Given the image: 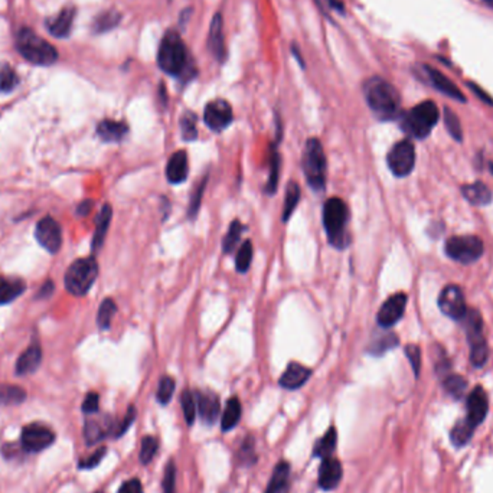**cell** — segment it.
Wrapping results in <instances>:
<instances>
[{
  "label": "cell",
  "mask_w": 493,
  "mask_h": 493,
  "mask_svg": "<svg viewBox=\"0 0 493 493\" xmlns=\"http://www.w3.org/2000/svg\"><path fill=\"white\" fill-rule=\"evenodd\" d=\"M35 237L39 245L48 253L54 254L61 249L63 231L60 224L51 217H45L36 224Z\"/></svg>",
  "instance_id": "cell-12"
},
{
  "label": "cell",
  "mask_w": 493,
  "mask_h": 493,
  "mask_svg": "<svg viewBox=\"0 0 493 493\" xmlns=\"http://www.w3.org/2000/svg\"><path fill=\"white\" fill-rule=\"evenodd\" d=\"M470 88H473L475 90V92L479 95V98H482V100L484 102V103H487V104H493V100H492V98L486 94V92H483L479 87H476L475 84H470Z\"/></svg>",
  "instance_id": "cell-59"
},
{
  "label": "cell",
  "mask_w": 493,
  "mask_h": 493,
  "mask_svg": "<svg viewBox=\"0 0 493 493\" xmlns=\"http://www.w3.org/2000/svg\"><path fill=\"white\" fill-rule=\"evenodd\" d=\"M175 482H176V467L173 462H170L165 469V475L162 480L163 493H175Z\"/></svg>",
  "instance_id": "cell-50"
},
{
  "label": "cell",
  "mask_w": 493,
  "mask_h": 493,
  "mask_svg": "<svg viewBox=\"0 0 493 493\" xmlns=\"http://www.w3.org/2000/svg\"><path fill=\"white\" fill-rule=\"evenodd\" d=\"M16 48L26 61L35 65L48 67L55 64L58 60L57 49L28 28L18 32Z\"/></svg>",
  "instance_id": "cell-2"
},
{
  "label": "cell",
  "mask_w": 493,
  "mask_h": 493,
  "mask_svg": "<svg viewBox=\"0 0 493 493\" xmlns=\"http://www.w3.org/2000/svg\"><path fill=\"white\" fill-rule=\"evenodd\" d=\"M104 456H106V448L98 449L97 452L92 453V456L84 459V460L80 463V467H81V469H92V467H95L98 463H100V462L103 460Z\"/></svg>",
  "instance_id": "cell-52"
},
{
  "label": "cell",
  "mask_w": 493,
  "mask_h": 493,
  "mask_svg": "<svg viewBox=\"0 0 493 493\" xmlns=\"http://www.w3.org/2000/svg\"><path fill=\"white\" fill-rule=\"evenodd\" d=\"M182 408H183V414H185V420L188 423V426H192L196 417V399L190 391H183L182 392Z\"/></svg>",
  "instance_id": "cell-45"
},
{
  "label": "cell",
  "mask_w": 493,
  "mask_h": 493,
  "mask_svg": "<svg viewBox=\"0 0 493 493\" xmlns=\"http://www.w3.org/2000/svg\"><path fill=\"white\" fill-rule=\"evenodd\" d=\"M489 358V348L487 343H477V345H472L470 347V364L475 368H482Z\"/></svg>",
  "instance_id": "cell-47"
},
{
  "label": "cell",
  "mask_w": 493,
  "mask_h": 493,
  "mask_svg": "<svg viewBox=\"0 0 493 493\" xmlns=\"http://www.w3.org/2000/svg\"><path fill=\"white\" fill-rule=\"evenodd\" d=\"M462 192H463L465 198L472 205H476V207L487 205L492 201L490 189L484 183H482V182H475V183H470V185H465L462 188Z\"/></svg>",
  "instance_id": "cell-27"
},
{
  "label": "cell",
  "mask_w": 493,
  "mask_h": 493,
  "mask_svg": "<svg viewBox=\"0 0 493 493\" xmlns=\"http://www.w3.org/2000/svg\"><path fill=\"white\" fill-rule=\"evenodd\" d=\"M406 306H407V294L406 293H397L391 296L389 299H386L384 302V305L381 306L379 312H378V325L384 329L392 327L394 325H397L404 312H406Z\"/></svg>",
  "instance_id": "cell-13"
},
{
  "label": "cell",
  "mask_w": 493,
  "mask_h": 493,
  "mask_svg": "<svg viewBox=\"0 0 493 493\" xmlns=\"http://www.w3.org/2000/svg\"><path fill=\"white\" fill-rule=\"evenodd\" d=\"M98 276V264L94 257L78 259L65 273V288L74 296H85Z\"/></svg>",
  "instance_id": "cell-7"
},
{
  "label": "cell",
  "mask_w": 493,
  "mask_h": 493,
  "mask_svg": "<svg viewBox=\"0 0 493 493\" xmlns=\"http://www.w3.org/2000/svg\"><path fill=\"white\" fill-rule=\"evenodd\" d=\"M467 417L466 421L472 426V427H477L479 424H482L487 416L489 411V400L486 392L482 386H476L467 397Z\"/></svg>",
  "instance_id": "cell-15"
},
{
  "label": "cell",
  "mask_w": 493,
  "mask_h": 493,
  "mask_svg": "<svg viewBox=\"0 0 493 493\" xmlns=\"http://www.w3.org/2000/svg\"><path fill=\"white\" fill-rule=\"evenodd\" d=\"M490 172L493 173V165H492V163H490Z\"/></svg>",
  "instance_id": "cell-61"
},
{
  "label": "cell",
  "mask_w": 493,
  "mask_h": 493,
  "mask_svg": "<svg viewBox=\"0 0 493 493\" xmlns=\"http://www.w3.org/2000/svg\"><path fill=\"white\" fill-rule=\"evenodd\" d=\"M53 291H54V284H53L51 280H48V281L43 283V286L38 291L36 299H46V298H49V296L53 294Z\"/></svg>",
  "instance_id": "cell-57"
},
{
  "label": "cell",
  "mask_w": 493,
  "mask_h": 493,
  "mask_svg": "<svg viewBox=\"0 0 493 493\" xmlns=\"http://www.w3.org/2000/svg\"><path fill=\"white\" fill-rule=\"evenodd\" d=\"M483 2L487 5V6H490V8H493V0H483Z\"/></svg>",
  "instance_id": "cell-60"
},
{
  "label": "cell",
  "mask_w": 493,
  "mask_h": 493,
  "mask_svg": "<svg viewBox=\"0 0 493 493\" xmlns=\"http://www.w3.org/2000/svg\"><path fill=\"white\" fill-rule=\"evenodd\" d=\"M189 172L188 155L185 151L175 152L166 166V178L170 183H182L186 180Z\"/></svg>",
  "instance_id": "cell-21"
},
{
  "label": "cell",
  "mask_w": 493,
  "mask_h": 493,
  "mask_svg": "<svg viewBox=\"0 0 493 493\" xmlns=\"http://www.w3.org/2000/svg\"><path fill=\"white\" fill-rule=\"evenodd\" d=\"M119 493H143V487L139 479H130L123 483L119 489Z\"/></svg>",
  "instance_id": "cell-56"
},
{
  "label": "cell",
  "mask_w": 493,
  "mask_h": 493,
  "mask_svg": "<svg viewBox=\"0 0 493 493\" xmlns=\"http://www.w3.org/2000/svg\"><path fill=\"white\" fill-rule=\"evenodd\" d=\"M445 250L452 260L462 264H472L482 257L484 246L482 239L475 235H456L446 241Z\"/></svg>",
  "instance_id": "cell-8"
},
{
  "label": "cell",
  "mask_w": 493,
  "mask_h": 493,
  "mask_svg": "<svg viewBox=\"0 0 493 493\" xmlns=\"http://www.w3.org/2000/svg\"><path fill=\"white\" fill-rule=\"evenodd\" d=\"M121 21V15L117 12V11H107V12H103L102 15H98L95 19H94V23H92V31L95 33H104V32H109L112 29H114Z\"/></svg>",
  "instance_id": "cell-34"
},
{
  "label": "cell",
  "mask_w": 493,
  "mask_h": 493,
  "mask_svg": "<svg viewBox=\"0 0 493 493\" xmlns=\"http://www.w3.org/2000/svg\"><path fill=\"white\" fill-rule=\"evenodd\" d=\"M116 312H117V306H116V302L113 299L103 300V303L100 305V309H98V315H97V323H98V326H100V329L106 330L110 327Z\"/></svg>",
  "instance_id": "cell-35"
},
{
  "label": "cell",
  "mask_w": 493,
  "mask_h": 493,
  "mask_svg": "<svg viewBox=\"0 0 493 493\" xmlns=\"http://www.w3.org/2000/svg\"><path fill=\"white\" fill-rule=\"evenodd\" d=\"M180 130L182 137L186 141H192L198 137V130H196V116L190 112L185 113V116L180 119Z\"/></svg>",
  "instance_id": "cell-46"
},
{
  "label": "cell",
  "mask_w": 493,
  "mask_h": 493,
  "mask_svg": "<svg viewBox=\"0 0 493 493\" xmlns=\"http://www.w3.org/2000/svg\"><path fill=\"white\" fill-rule=\"evenodd\" d=\"M253 261V244L251 241H245L237 253V260H235V267L239 273H245L250 269Z\"/></svg>",
  "instance_id": "cell-42"
},
{
  "label": "cell",
  "mask_w": 493,
  "mask_h": 493,
  "mask_svg": "<svg viewBox=\"0 0 493 493\" xmlns=\"http://www.w3.org/2000/svg\"><path fill=\"white\" fill-rule=\"evenodd\" d=\"M196 399V408L202 418L204 423L207 424H214L220 416V399L217 394L211 391H200L195 394Z\"/></svg>",
  "instance_id": "cell-16"
},
{
  "label": "cell",
  "mask_w": 493,
  "mask_h": 493,
  "mask_svg": "<svg viewBox=\"0 0 493 493\" xmlns=\"http://www.w3.org/2000/svg\"><path fill=\"white\" fill-rule=\"evenodd\" d=\"M350 220V210L342 200L330 198L323 207V225L329 242L336 249H345L350 242L347 224Z\"/></svg>",
  "instance_id": "cell-3"
},
{
  "label": "cell",
  "mask_w": 493,
  "mask_h": 493,
  "mask_svg": "<svg viewBox=\"0 0 493 493\" xmlns=\"http://www.w3.org/2000/svg\"><path fill=\"white\" fill-rule=\"evenodd\" d=\"M112 217H113V210L109 204H106L95 220V231H94L92 244H91L92 251L100 250L102 245L104 244V239H106L110 222H112Z\"/></svg>",
  "instance_id": "cell-25"
},
{
  "label": "cell",
  "mask_w": 493,
  "mask_h": 493,
  "mask_svg": "<svg viewBox=\"0 0 493 493\" xmlns=\"http://www.w3.org/2000/svg\"><path fill=\"white\" fill-rule=\"evenodd\" d=\"M241 418V403L237 397H232L228 400L227 407L224 410V416L221 420V427L224 431L232 430Z\"/></svg>",
  "instance_id": "cell-33"
},
{
  "label": "cell",
  "mask_w": 493,
  "mask_h": 493,
  "mask_svg": "<svg viewBox=\"0 0 493 493\" xmlns=\"http://www.w3.org/2000/svg\"><path fill=\"white\" fill-rule=\"evenodd\" d=\"M129 133V126L124 121H116V120H103L97 126V134L100 136L104 141L114 143L121 141Z\"/></svg>",
  "instance_id": "cell-26"
},
{
  "label": "cell",
  "mask_w": 493,
  "mask_h": 493,
  "mask_svg": "<svg viewBox=\"0 0 493 493\" xmlns=\"http://www.w3.org/2000/svg\"><path fill=\"white\" fill-rule=\"evenodd\" d=\"M397 345H399V337L394 333H388V335H384V336L372 340L368 351H369V354L378 357V355H382L392 348H396Z\"/></svg>",
  "instance_id": "cell-36"
},
{
  "label": "cell",
  "mask_w": 493,
  "mask_h": 493,
  "mask_svg": "<svg viewBox=\"0 0 493 493\" xmlns=\"http://www.w3.org/2000/svg\"><path fill=\"white\" fill-rule=\"evenodd\" d=\"M159 449V441L153 435H146L141 440V449H140V462L143 465H149L153 457L156 456Z\"/></svg>",
  "instance_id": "cell-39"
},
{
  "label": "cell",
  "mask_w": 493,
  "mask_h": 493,
  "mask_svg": "<svg viewBox=\"0 0 493 493\" xmlns=\"http://www.w3.org/2000/svg\"><path fill=\"white\" fill-rule=\"evenodd\" d=\"M388 168L397 178L408 176L416 165V147L410 140H401L394 144L386 156Z\"/></svg>",
  "instance_id": "cell-9"
},
{
  "label": "cell",
  "mask_w": 493,
  "mask_h": 493,
  "mask_svg": "<svg viewBox=\"0 0 493 493\" xmlns=\"http://www.w3.org/2000/svg\"><path fill=\"white\" fill-rule=\"evenodd\" d=\"M175 392V381L170 376H163L159 382V388H158V401L163 406H166Z\"/></svg>",
  "instance_id": "cell-48"
},
{
  "label": "cell",
  "mask_w": 493,
  "mask_h": 493,
  "mask_svg": "<svg viewBox=\"0 0 493 493\" xmlns=\"http://www.w3.org/2000/svg\"><path fill=\"white\" fill-rule=\"evenodd\" d=\"M232 109L225 100H214L205 107L204 121L212 131H222L232 123Z\"/></svg>",
  "instance_id": "cell-14"
},
{
  "label": "cell",
  "mask_w": 493,
  "mask_h": 493,
  "mask_svg": "<svg viewBox=\"0 0 493 493\" xmlns=\"http://www.w3.org/2000/svg\"><path fill=\"white\" fill-rule=\"evenodd\" d=\"M92 207H94V202H92L91 200H85V201H82V202L78 205V208H77V215H80V217H85V215H88V214L91 212Z\"/></svg>",
  "instance_id": "cell-58"
},
{
  "label": "cell",
  "mask_w": 493,
  "mask_h": 493,
  "mask_svg": "<svg viewBox=\"0 0 493 493\" xmlns=\"http://www.w3.org/2000/svg\"><path fill=\"white\" fill-rule=\"evenodd\" d=\"M158 64L161 70L169 75H182L188 70V51L180 38L175 31L168 32L159 46Z\"/></svg>",
  "instance_id": "cell-4"
},
{
  "label": "cell",
  "mask_w": 493,
  "mask_h": 493,
  "mask_svg": "<svg viewBox=\"0 0 493 493\" xmlns=\"http://www.w3.org/2000/svg\"><path fill=\"white\" fill-rule=\"evenodd\" d=\"M26 400V391L18 385L0 384V406H18Z\"/></svg>",
  "instance_id": "cell-30"
},
{
  "label": "cell",
  "mask_w": 493,
  "mask_h": 493,
  "mask_svg": "<svg viewBox=\"0 0 493 493\" xmlns=\"http://www.w3.org/2000/svg\"><path fill=\"white\" fill-rule=\"evenodd\" d=\"M75 9L74 8H64L58 15L49 18L46 21V28L49 33L57 38H67L71 33L72 23L75 19Z\"/></svg>",
  "instance_id": "cell-19"
},
{
  "label": "cell",
  "mask_w": 493,
  "mask_h": 493,
  "mask_svg": "<svg viewBox=\"0 0 493 493\" xmlns=\"http://www.w3.org/2000/svg\"><path fill=\"white\" fill-rule=\"evenodd\" d=\"M310 375L312 371L308 367L298 362H290L278 382L286 389H298L309 381Z\"/></svg>",
  "instance_id": "cell-18"
},
{
  "label": "cell",
  "mask_w": 493,
  "mask_h": 493,
  "mask_svg": "<svg viewBox=\"0 0 493 493\" xmlns=\"http://www.w3.org/2000/svg\"><path fill=\"white\" fill-rule=\"evenodd\" d=\"M423 71L427 74L428 81L434 85V88H437L440 92H443L445 95L455 98L457 102H466L465 95L462 94V91L455 85V82H452L448 77L443 75L440 71L433 70L431 67H423Z\"/></svg>",
  "instance_id": "cell-20"
},
{
  "label": "cell",
  "mask_w": 493,
  "mask_h": 493,
  "mask_svg": "<svg viewBox=\"0 0 493 493\" xmlns=\"http://www.w3.org/2000/svg\"><path fill=\"white\" fill-rule=\"evenodd\" d=\"M336 441H337V435H336V430L333 427H330L325 435L316 443L315 445V450H313V455L316 457H320L322 460L323 459H327L333 455L335 452V448H336Z\"/></svg>",
  "instance_id": "cell-32"
},
{
  "label": "cell",
  "mask_w": 493,
  "mask_h": 493,
  "mask_svg": "<svg viewBox=\"0 0 493 493\" xmlns=\"http://www.w3.org/2000/svg\"><path fill=\"white\" fill-rule=\"evenodd\" d=\"M250 453H254V443L251 438H246L244 441V446L241 448V452H239V459L245 463H249V462H254L253 457H250Z\"/></svg>",
  "instance_id": "cell-55"
},
{
  "label": "cell",
  "mask_w": 493,
  "mask_h": 493,
  "mask_svg": "<svg viewBox=\"0 0 493 493\" xmlns=\"http://www.w3.org/2000/svg\"><path fill=\"white\" fill-rule=\"evenodd\" d=\"M278 176H280V156H278V152L274 146L271 149V155H270V175H269L267 186H266L267 193H274L277 190Z\"/></svg>",
  "instance_id": "cell-40"
},
{
  "label": "cell",
  "mask_w": 493,
  "mask_h": 493,
  "mask_svg": "<svg viewBox=\"0 0 493 493\" xmlns=\"http://www.w3.org/2000/svg\"><path fill=\"white\" fill-rule=\"evenodd\" d=\"M242 231H244V227L241 225V222H239L238 220L232 221L228 234H227L225 238L222 239V251H224L225 254H231V253L237 249V245H238V242H239V238H241Z\"/></svg>",
  "instance_id": "cell-37"
},
{
  "label": "cell",
  "mask_w": 493,
  "mask_h": 493,
  "mask_svg": "<svg viewBox=\"0 0 493 493\" xmlns=\"http://www.w3.org/2000/svg\"><path fill=\"white\" fill-rule=\"evenodd\" d=\"M42 361L40 347L35 342L19 357L16 362V374L18 375H29L38 369Z\"/></svg>",
  "instance_id": "cell-23"
},
{
  "label": "cell",
  "mask_w": 493,
  "mask_h": 493,
  "mask_svg": "<svg viewBox=\"0 0 493 493\" xmlns=\"http://www.w3.org/2000/svg\"><path fill=\"white\" fill-rule=\"evenodd\" d=\"M445 123H446V127L449 130V133L452 134V137L457 141H462L463 140V131H462V124H460V120L457 119V116L449 110V109H445Z\"/></svg>",
  "instance_id": "cell-49"
},
{
  "label": "cell",
  "mask_w": 493,
  "mask_h": 493,
  "mask_svg": "<svg viewBox=\"0 0 493 493\" xmlns=\"http://www.w3.org/2000/svg\"><path fill=\"white\" fill-rule=\"evenodd\" d=\"M207 178L202 179V182L196 186L190 195V200H189V208H188V217L189 218H195L196 215H198V211L201 208V201H202V195H204V190H205V186H207Z\"/></svg>",
  "instance_id": "cell-43"
},
{
  "label": "cell",
  "mask_w": 493,
  "mask_h": 493,
  "mask_svg": "<svg viewBox=\"0 0 493 493\" xmlns=\"http://www.w3.org/2000/svg\"><path fill=\"white\" fill-rule=\"evenodd\" d=\"M288 476H290V465L286 462H280L273 472V476L269 482L266 493H283L288 484Z\"/></svg>",
  "instance_id": "cell-29"
},
{
  "label": "cell",
  "mask_w": 493,
  "mask_h": 493,
  "mask_svg": "<svg viewBox=\"0 0 493 493\" xmlns=\"http://www.w3.org/2000/svg\"><path fill=\"white\" fill-rule=\"evenodd\" d=\"M303 172L315 190H323L326 185V156L318 139H310L303 151Z\"/></svg>",
  "instance_id": "cell-6"
},
{
  "label": "cell",
  "mask_w": 493,
  "mask_h": 493,
  "mask_svg": "<svg viewBox=\"0 0 493 493\" xmlns=\"http://www.w3.org/2000/svg\"><path fill=\"white\" fill-rule=\"evenodd\" d=\"M25 288L26 284L22 278L0 276V306L16 300Z\"/></svg>",
  "instance_id": "cell-22"
},
{
  "label": "cell",
  "mask_w": 493,
  "mask_h": 493,
  "mask_svg": "<svg viewBox=\"0 0 493 493\" xmlns=\"http://www.w3.org/2000/svg\"><path fill=\"white\" fill-rule=\"evenodd\" d=\"M445 388H446V391L450 394L452 397L460 399V397H463V394H465V391L467 388V382L460 375H449L445 379Z\"/></svg>",
  "instance_id": "cell-44"
},
{
  "label": "cell",
  "mask_w": 493,
  "mask_h": 493,
  "mask_svg": "<svg viewBox=\"0 0 493 493\" xmlns=\"http://www.w3.org/2000/svg\"><path fill=\"white\" fill-rule=\"evenodd\" d=\"M438 121V109L433 102H423L401 117V127L416 139L430 134Z\"/></svg>",
  "instance_id": "cell-5"
},
{
  "label": "cell",
  "mask_w": 493,
  "mask_h": 493,
  "mask_svg": "<svg viewBox=\"0 0 493 493\" xmlns=\"http://www.w3.org/2000/svg\"><path fill=\"white\" fill-rule=\"evenodd\" d=\"M473 431H475V427H472L466 418L460 423H457L455 426V428L452 430V441H453V445L457 446V448H463L465 445H467V443L470 441L472 435H473Z\"/></svg>",
  "instance_id": "cell-38"
},
{
  "label": "cell",
  "mask_w": 493,
  "mask_h": 493,
  "mask_svg": "<svg viewBox=\"0 0 493 493\" xmlns=\"http://www.w3.org/2000/svg\"><path fill=\"white\" fill-rule=\"evenodd\" d=\"M284 207H283V222H287L290 217L293 215L294 210L298 208L300 201V186L296 182H288L286 188V198H284Z\"/></svg>",
  "instance_id": "cell-31"
},
{
  "label": "cell",
  "mask_w": 493,
  "mask_h": 493,
  "mask_svg": "<svg viewBox=\"0 0 493 493\" xmlns=\"http://www.w3.org/2000/svg\"><path fill=\"white\" fill-rule=\"evenodd\" d=\"M55 441V434L43 424H29L22 430L21 445L26 452H42Z\"/></svg>",
  "instance_id": "cell-11"
},
{
  "label": "cell",
  "mask_w": 493,
  "mask_h": 493,
  "mask_svg": "<svg viewBox=\"0 0 493 493\" xmlns=\"http://www.w3.org/2000/svg\"><path fill=\"white\" fill-rule=\"evenodd\" d=\"M208 48L211 54L222 61L225 57V48H224V32H222V18L220 13H217L211 22L210 28V36H208Z\"/></svg>",
  "instance_id": "cell-24"
},
{
  "label": "cell",
  "mask_w": 493,
  "mask_h": 493,
  "mask_svg": "<svg viewBox=\"0 0 493 493\" xmlns=\"http://www.w3.org/2000/svg\"><path fill=\"white\" fill-rule=\"evenodd\" d=\"M134 418H136V408L134 407H130L129 408V411H127V414H126V417H124V420L117 426V430H116V437H120V435H123L127 430H129V427L131 426V423L134 421Z\"/></svg>",
  "instance_id": "cell-54"
},
{
  "label": "cell",
  "mask_w": 493,
  "mask_h": 493,
  "mask_svg": "<svg viewBox=\"0 0 493 493\" xmlns=\"http://www.w3.org/2000/svg\"><path fill=\"white\" fill-rule=\"evenodd\" d=\"M98 401H100V399H98V394L90 392L82 403V411L85 414L97 413L98 411Z\"/></svg>",
  "instance_id": "cell-53"
},
{
  "label": "cell",
  "mask_w": 493,
  "mask_h": 493,
  "mask_svg": "<svg viewBox=\"0 0 493 493\" xmlns=\"http://www.w3.org/2000/svg\"><path fill=\"white\" fill-rule=\"evenodd\" d=\"M112 426L113 424L109 418L87 421L85 428H84V435H85V440H87L88 445H94V443L104 438L110 433Z\"/></svg>",
  "instance_id": "cell-28"
},
{
  "label": "cell",
  "mask_w": 493,
  "mask_h": 493,
  "mask_svg": "<svg viewBox=\"0 0 493 493\" xmlns=\"http://www.w3.org/2000/svg\"><path fill=\"white\" fill-rule=\"evenodd\" d=\"M364 94L371 110L382 120L396 119L400 113L401 98L397 88L388 81L374 77L364 85Z\"/></svg>",
  "instance_id": "cell-1"
},
{
  "label": "cell",
  "mask_w": 493,
  "mask_h": 493,
  "mask_svg": "<svg viewBox=\"0 0 493 493\" xmlns=\"http://www.w3.org/2000/svg\"><path fill=\"white\" fill-rule=\"evenodd\" d=\"M438 308L448 318L463 320L467 313V306L462 288L456 284H449L443 288L438 298Z\"/></svg>",
  "instance_id": "cell-10"
},
{
  "label": "cell",
  "mask_w": 493,
  "mask_h": 493,
  "mask_svg": "<svg viewBox=\"0 0 493 493\" xmlns=\"http://www.w3.org/2000/svg\"><path fill=\"white\" fill-rule=\"evenodd\" d=\"M406 355L413 367V371L416 374V376H418V372H420V367H421V352H420V348L416 347V345H408V347L406 348Z\"/></svg>",
  "instance_id": "cell-51"
},
{
  "label": "cell",
  "mask_w": 493,
  "mask_h": 493,
  "mask_svg": "<svg viewBox=\"0 0 493 493\" xmlns=\"http://www.w3.org/2000/svg\"><path fill=\"white\" fill-rule=\"evenodd\" d=\"M342 475L343 469L339 460L332 457L323 459L319 469V486L323 490H332L340 483Z\"/></svg>",
  "instance_id": "cell-17"
},
{
  "label": "cell",
  "mask_w": 493,
  "mask_h": 493,
  "mask_svg": "<svg viewBox=\"0 0 493 493\" xmlns=\"http://www.w3.org/2000/svg\"><path fill=\"white\" fill-rule=\"evenodd\" d=\"M18 84H19V77L11 65L5 64L0 67V91L11 92L18 87Z\"/></svg>",
  "instance_id": "cell-41"
}]
</instances>
